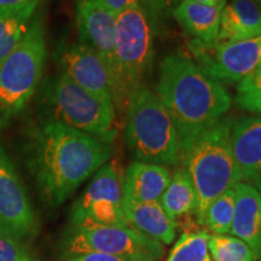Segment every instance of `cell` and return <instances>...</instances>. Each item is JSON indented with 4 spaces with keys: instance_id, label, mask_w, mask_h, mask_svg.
Masks as SVG:
<instances>
[{
    "instance_id": "cell-21",
    "label": "cell",
    "mask_w": 261,
    "mask_h": 261,
    "mask_svg": "<svg viewBox=\"0 0 261 261\" xmlns=\"http://www.w3.org/2000/svg\"><path fill=\"white\" fill-rule=\"evenodd\" d=\"M40 5L0 9V64L23 39Z\"/></svg>"
},
{
    "instance_id": "cell-13",
    "label": "cell",
    "mask_w": 261,
    "mask_h": 261,
    "mask_svg": "<svg viewBox=\"0 0 261 261\" xmlns=\"http://www.w3.org/2000/svg\"><path fill=\"white\" fill-rule=\"evenodd\" d=\"M75 21H76L80 41L92 48L103 58L115 75L120 86L115 56L116 15L94 0H76ZM122 99L125 102L123 96Z\"/></svg>"
},
{
    "instance_id": "cell-22",
    "label": "cell",
    "mask_w": 261,
    "mask_h": 261,
    "mask_svg": "<svg viewBox=\"0 0 261 261\" xmlns=\"http://www.w3.org/2000/svg\"><path fill=\"white\" fill-rule=\"evenodd\" d=\"M236 191L234 188L228 189L211 202L205 210L202 225L205 231L212 234L230 233L232 224Z\"/></svg>"
},
{
    "instance_id": "cell-17",
    "label": "cell",
    "mask_w": 261,
    "mask_h": 261,
    "mask_svg": "<svg viewBox=\"0 0 261 261\" xmlns=\"http://www.w3.org/2000/svg\"><path fill=\"white\" fill-rule=\"evenodd\" d=\"M261 35V4L255 0H226L221 11L218 42L241 41Z\"/></svg>"
},
{
    "instance_id": "cell-4",
    "label": "cell",
    "mask_w": 261,
    "mask_h": 261,
    "mask_svg": "<svg viewBox=\"0 0 261 261\" xmlns=\"http://www.w3.org/2000/svg\"><path fill=\"white\" fill-rule=\"evenodd\" d=\"M126 145L137 161L175 166L181 161L177 127L158 94L143 86L127 99Z\"/></svg>"
},
{
    "instance_id": "cell-30",
    "label": "cell",
    "mask_w": 261,
    "mask_h": 261,
    "mask_svg": "<svg viewBox=\"0 0 261 261\" xmlns=\"http://www.w3.org/2000/svg\"><path fill=\"white\" fill-rule=\"evenodd\" d=\"M42 0H0V9L3 8H18L29 4H41Z\"/></svg>"
},
{
    "instance_id": "cell-31",
    "label": "cell",
    "mask_w": 261,
    "mask_h": 261,
    "mask_svg": "<svg viewBox=\"0 0 261 261\" xmlns=\"http://www.w3.org/2000/svg\"><path fill=\"white\" fill-rule=\"evenodd\" d=\"M192 2L200 3V4H207V5H217L219 3L223 2V0H192Z\"/></svg>"
},
{
    "instance_id": "cell-24",
    "label": "cell",
    "mask_w": 261,
    "mask_h": 261,
    "mask_svg": "<svg viewBox=\"0 0 261 261\" xmlns=\"http://www.w3.org/2000/svg\"><path fill=\"white\" fill-rule=\"evenodd\" d=\"M211 233L205 230L184 232L177 241L166 261H205Z\"/></svg>"
},
{
    "instance_id": "cell-1",
    "label": "cell",
    "mask_w": 261,
    "mask_h": 261,
    "mask_svg": "<svg viewBox=\"0 0 261 261\" xmlns=\"http://www.w3.org/2000/svg\"><path fill=\"white\" fill-rule=\"evenodd\" d=\"M21 156L42 202L57 207L106 165L112 148L63 123L39 119L22 132Z\"/></svg>"
},
{
    "instance_id": "cell-5",
    "label": "cell",
    "mask_w": 261,
    "mask_h": 261,
    "mask_svg": "<svg viewBox=\"0 0 261 261\" xmlns=\"http://www.w3.org/2000/svg\"><path fill=\"white\" fill-rule=\"evenodd\" d=\"M232 123L230 119H220L204 129L181 155L182 167L190 174L197 194L196 219L200 225L211 202L241 182L231 148Z\"/></svg>"
},
{
    "instance_id": "cell-33",
    "label": "cell",
    "mask_w": 261,
    "mask_h": 261,
    "mask_svg": "<svg viewBox=\"0 0 261 261\" xmlns=\"http://www.w3.org/2000/svg\"><path fill=\"white\" fill-rule=\"evenodd\" d=\"M255 2H257V3H260V4H261V0H255Z\"/></svg>"
},
{
    "instance_id": "cell-25",
    "label": "cell",
    "mask_w": 261,
    "mask_h": 261,
    "mask_svg": "<svg viewBox=\"0 0 261 261\" xmlns=\"http://www.w3.org/2000/svg\"><path fill=\"white\" fill-rule=\"evenodd\" d=\"M236 103L243 110L261 116V64L237 84Z\"/></svg>"
},
{
    "instance_id": "cell-14",
    "label": "cell",
    "mask_w": 261,
    "mask_h": 261,
    "mask_svg": "<svg viewBox=\"0 0 261 261\" xmlns=\"http://www.w3.org/2000/svg\"><path fill=\"white\" fill-rule=\"evenodd\" d=\"M231 148L241 182L261 192V116H247L232 123Z\"/></svg>"
},
{
    "instance_id": "cell-32",
    "label": "cell",
    "mask_w": 261,
    "mask_h": 261,
    "mask_svg": "<svg viewBox=\"0 0 261 261\" xmlns=\"http://www.w3.org/2000/svg\"><path fill=\"white\" fill-rule=\"evenodd\" d=\"M205 261H213V260H212V259H211V256H208V257H207V259H205Z\"/></svg>"
},
{
    "instance_id": "cell-2",
    "label": "cell",
    "mask_w": 261,
    "mask_h": 261,
    "mask_svg": "<svg viewBox=\"0 0 261 261\" xmlns=\"http://www.w3.org/2000/svg\"><path fill=\"white\" fill-rule=\"evenodd\" d=\"M156 94L177 127L181 155L198 136L228 112L231 96L187 55H168L160 65Z\"/></svg>"
},
{
    "instance_id": "cell-3",
    "label": "cell",
    "mask_w": 261,
    "mask_h": 261,
    "mask_svg": "<svg viewBox=\"0 0 261 261\" xmlns=\"http://www.w3.org/2000/svg\"><path fill=\"white\" fill-rule=\"evenodd\" d=\"M35 96L39 119L63 123L108 144L116 135L113 100L91 93L64 74L41 81Z\"/></svg>"
},
{
    "instance_id": "cell-18",
    "label": "cell",
    "mask_w": 261,
    "mask_h": 261,
    "mask_svg": "<svg viewBox=\"0 0 261 261\" xmlns=\"http://www.w3.org/2000/svg\"><path fill=\"white\" fill-rule=\"evenodd\" d=\"M123 213L130 227L159 242L171 244L177 236V225L160 202H130L123 200Z\"/></svg>"
},
{
    "instance_id": "cell-23",
    "label": "cell",
    "mask_w": 261,
    "mask_h": 261,
    "mask_svg": "<svg viewBox=\"0 0 261 261\" xmlns=\"http://www.w3.org/2000/svg\"><path fill=\"white\" fill-rule=\"evenodd\" d=\"M208 252L213 261H259L247 243L228 234H211Z\"/></svg>"
},
{
    "instance_id": "cell-11",
    "label": "cell",
    "mask_w": 261,
    "mask_h": 261,
    "mask_svg": "<svg viewBox=\"0 0 261 261\" xmlns=\"http://www.w3.org/2000/svg\"><path fill=\"white\" fill-rule=\"evenodd\" d=\"M194 62L212 79L240 83L261 64V35L230 42L192 40Z\"/></svg>"
},
{
    "instance_id": "cell-28",
    "label": "cell",
    "mask_w": 261,
    "mask_h": 261,
    "mask_svg": "<svg viewBox=\"0 0 261 261\" xmlns=\"http://www.w3.org/2000/svg\"><path fill=\"white\" fill-rule=\"evenodd\" d=\"M62 261H133L126 257L108 255V254H100V253H86V254H79V255H74L69 257H64L61 259Z\"/></svg>"
},
{
    "instance_id": "cell-29",
    "label": "cell",
    "mask_w": 261,
    "mask_h": 261,
    "mask_svg": "<svg viewBox=\"0 0 261 261\" xmlns=\"http://www.w3.org/2000/svg\"><path fill=\"white\" fill-rule=\"evenodd\" d=\"M94 2L99 3L100 5H103L104 8L114 12L117 15L120 12L125 11V10L132 8L137 4H140L139 0H94Z\"/></svg>"
},
{
    "instance_id": "cell-26",
    "label": "cell",
    "mask_w": 261,
    "mask_h": 261,
    "mask_svg": "<svg viewBox=\"0 0 261 261\" xmlns=\"http://www.w3.org/2000/svg\"><path fill=\"white\" fill-rule=\"evenodd\" d=\"M0 261H40L27 243L0 234Z\"/></svg>"
},
{
    "instance_id": "cell-8",
    "label": "cell",
    "mask_w": 261,
    "mask_h": 261,
    "mask_svg": "<svg viewBox=\"0 0 261 261\" xmlns=\"http://www.w3.org/2000/svg\"><path fill=\"white\" fill-rule=\"evenodd\" d=\"M155 23L140 4L116 15L115 56L122 96L127 103L133 91L143 87L154 61Z\"/></svg>"
},
{
    "instance_id": "cell-16",
    "label": "cell",
    "mask_w": 261,
    "mask_h": 261,
    "mask_svg": "<svg viewBox=\"0 0 261 261\" xmlns=\"http://www.w3.org/2000/svg\"><path fill=\"white\" fill-rule=\"evenodd\" d=\"M172 174L165 166L135 161L122 178L123 200L130 202H160L171 181Z\"/></svg>"
},
{
    "instance_id": "cell-15",
    "label": "cell",
    "mask_w": 261,
    "mask_h": 261,
    "mask_svg": "<svg viewBox=\"0 0 261 261\" xmlns=\"http://www.w3.org/2000/svg\"><path fill=\"white\" fill-rule=\"evenodd\" d=\"M233 188L236 201L230 233L247 243L261 260V192L246 182Z\"/></svg>"
},
{
    "instance_id": "cell-9",
    "label": "cell",
    "mask_w": 261,
    "mask_h": 261,
    "mask_svg": "<svg viewBox=\"0 0 261 261\" xmlns=\"http://www.w3.org/2000/svg\"><path fill=\"white\" fill-rule=\"evenodd\" d=\"M122 178L115 162L103 165L71 207L69 225L130 227L122 208Z\"/></svg>"
},
{
    "instance_id": "cell-6",
    "label": "cell",
    "mask_w": 261,
    "mask_h": 261,
    "mask_svg": "<svg viewBox=\"0 0 261 261\" xmlns=\"http://www.w3.org/2000/svg\"><path fill=\"white\" fill-rule=\"evenodd\" d=\"M47 58L41 11H37L19 44L0 64V132L24 112L37 94Z\"/></svg>"
},
{
    "instance_id": "cell-10",
    "label": "cell",
    "mask_w": 261,
    "mask_h": 261,
    "mask_svg": "<svg viewBox=\"0 0 261 261\" xmlns=\"http://www.w3.org/2000/svg\"><path fill=\"white\" fill-rule=\"evenodd\" d=\"M39 232V219L14 161L0 139V234L27 243Z\"/></svg>"
},
{
    "instance_id": "cell-7",
    "label": "cell",
    "mask_w": 261,
    "mask_h": 261,
    "mask_svg": "<svg viewBox=\"0 0 261 261\" xmlns=\"http://www.w3.org/2000/svg\"><path fill=\"white\" fill-rule=\"evenodd\" d=\"M86 253L108 254L133 261H158L165 253V247L133 227L69 225L61 238V259Z\"/></svg>"
},
{
    "instance_id": "cell-20",
    "label": "cell",
    "mask_w": 261,
    "mask_h": 261,
    "mask_svg": "<svg viewBox=\"0 0 261 261\" xmlns=\"http://www.w3.org/2000/svg\"><path fill=\"white\" fill-rule=\"evenodd\" d=\"M160 203L175 225L179 220L190 219L192 215L196 217L198 208L197 194L190 174L182 166L173 173Z\"/></svg>"
},
{
    "instance_id": "cell-19",
    "label": "cell",
    "mask_w": 261,
    "mask_h": 261,
    "mask_svg": "<svg viewBox=\"0 0 261 261\" xmlns=\"http://www.w3.org/2000/svg\"><path fill=\"white\" fill-rule=\"evenodd\" d=\"M225 2L226 0L217 5H207L192 0H181L173 9L172 16L195 40L214 42L219 34L221 11Z\"/></svg>"
},
{
    "instance_id": "cell-27",
    "label": "cell",
    "mask_w": 261,
    "mask_h": 261,
    "mask_svg": "<svg viewBox=\"0 0 261 261\" xmlns=\"http://www.w3.org/2000/svg\"><path fill=\"white\" fill-rule=\"evenodd\" d=\"M180 2L181 0H139L140 5L149 12L155 25L168 14H172L173 9Z\"/></svg>"
},
{
    "instance_id": "cell-12",
    "label": "cell",
    "mask_w": 261,
    "mask_h": 261,
    "mask_svg": "<svg viewBox=\"0 0 261 261\" xmlns=\"http://www.w3.org/2000/svg\"><path fill=\"white\" fill-rule=\"evenodd\" d=\"M60 73L83 89L125 106L119 83L102 57L80 40L60 44L54 54Z\"/></svg>"
}]
</instances>
